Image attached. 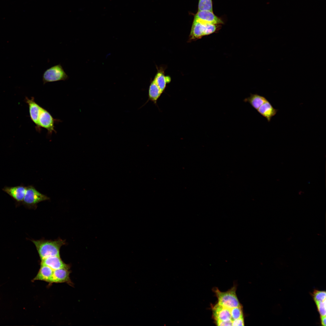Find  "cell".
I'll return each instance as SVG.
<instances>
[{"label":"cell","mask_w":326,"mask_h":326,"mask_svg":"<svg viewBox=\"0 0 326 326\" xmlns=\"http://www.w3.org/2000/svg\"><path fill=\"white\" fill-rule=\"evenodd\" d=\"M262 116L270 122L272 118L276 114L278 110L274 108L271 104L267 100L257 110Z\"/></svg>","instance_id":"obj_13"},{"label":"cell","mask_w":326,"mask_h":326,"mask_svg":"<svg viewBox=\"0 0 326 326\" xmlns=\"http://www.w3.org/2000/svg\"><path fill=\"white\" fill-rule=\"evenodd\" d=\"M212 309L215 320L225 321L232 320L229 309L217 303L212 307Z\"/></svg>","instance_id":"obj_10"},{"label":"cell","mask_w":326,"mask_h":326,"mask_svg":"<svg viewBox=\"0 0 326 326\" xmlns=\"http://www.w3.org/2000/svg\"><path fill=\"white\" fill-rule=\"evenodd\" d=\"M31 241L35 245L41 260L51 256L60 257V248L65 244V241L61 239L54 241L44 239Z\"/></svg>","instance_id":"obj_1"},{"label":"cell","mask_w":326,"mask_h":326,"mask_svg":"<svg viewBox=\"0 0 326 326\" xmlns=\"http://www.w3.org/2000/svg\"><path fill=\"white\" fill-rule=\"evenodd\" d=\"M207 24L194 20L190 37V39H195L205 35Z\"/></svg>","instance_id":"obj_12"},{"label":"cell","mask_w":326,"mask_h":326,"mask_svg":"<svg viewBox=\"0 0 326 326\" xmlns=\"http://www.w3.org/2000/svg\"><path fill=\"white\" fill-rule=\"evenodd\" d=\"M312 296L315 303L322 302L326 300V292L315 290L313 292Z\"/></svg>","instance_id":"obj_19"},{"label":"cell","mask_w":326,"mask_h":326,"mask_svg":"<svg viewBox=\"0 0 326 326\" xmlns=\"http://www.w3.org/2000/svg\"><path fill=\"white\" fill-rule=\"evenodd\" d=\"M216 323L218 326H231L232 325V320L222 321L219 320H215Z\"/></svg>","instance_id":"obj_22"},{"label":"cell","mask_w":326,"mask_h":326,"mask_svg":"<svg viewBox=\"0 0 326 326\" xmlns=\"http://www.w3.org/2000/svg\"><path fill=\"white\" fill-rule=\"evenodd\" d=\"M232 326H244L243 317L232 321Z\"/></svg>","instance_id":"obj_23"},{"label":"cell","mask_w":326,"mask_h":326,"mask_svg":"<svg viewBox=\"0 0 326 326\" xmlns=\"http://www.w3.org/2000/svg\"><path fill=\"white\" fill-rule=\"evenodd\" d=\"M230 310L232 321L243 317L241 306L232 308Z\"/></svg>","instance_id":"obj_20"},{"label":"cell","mask_w":326,"mask_h":326,"mask_svg":"<svg viewBox=\"0 0 326 326\" xmlns=\"http://www.w3.org/2000/svg\"><path fill=\"white\" fill-rule=\"evenodd\" d=\"M26 187L22 184L14 186H5L2 190L8 194L18 203H21L26 191Z\"/></svg>","instance_id":"obj_7"},{"label":"cell","mask_w":326,"mask_h":326,"mask_svg":"<svg viewBox=\"0 0 326 326\" xmlns=\"http://www.w3.org/2000/svg\"><path fill=\"white\" fill-rule=\"evenodd\" d=\"M326 300L319 302L315 303L321 316H326Z\"/></svg>","instance_id":"obj_21"},{"label":"cell","mask_w":326,"mask_h":326,"mask_svg":"<svg viewBox=\"0 0 326 326\" xmlns=\"http://www.w3.org/2000/svg\"><path fill=\"white\" fill-rule=\"evenodd\" d=\"M154 80L163 93L165 91L167 84L170 82L171 79L169 76H165L162 72H158Z\"/></svg>","instance_id":"obj_17"},{"label":"cell","mask_w":326,"mask_h":326,"mask_svg":"<svg viewBox=\"0 0 326 326\" xmlns=\"http://www.w3.org/2000/svg\"><path fill=\"white\" fill-rule=\"evenodd\" d=\"M194 20L205 24L216 25L223 23L222 20L216 16L213 11L209 10L198 11Z\"/></svg>","instance_id":"obj_6"},{"label":"cell","mask_w":326,"mask_h":326,"mask_svg":"<svg viewBox=\"0 0 326 326\" xmlns=\"http://www.w3.org/2000/svg\"><path fill=\"white\" fill-rule=\"evenodd\" d=\"M321 325L323 326H325L326 325V316H321Z\"/></svg>","instance_id":"obj_24"},{"label":"cell","mask_w":326,"mask_h":326,"mask_svg":"<svg viewBox=\"0 0 326 326\" xmlns=\"http://www.w3.org/2000/svg\"><path fill=\"white\" fill-rule=\"evenodd\" d=\"M41 265L47 266L53 270L61 268H69V266L65 263L60 257L57 256L50 257L41 260Z\"/></svg>","instance_id":"obj_11"},{"label":"cell","mask_w":326,"mask_h":326,"mask_svg":"<svg viewBox=\"0 0 326 326\" xmlns=\"http://www.w3.org/2000/svg\"><path fill=\"white\" fill-rule=\"evenodd\" d=\"M162 93L154 80L151 83L149 89L148 99L147 103L149 101L153 102L155 105L157 104V101Z\"/></svg>","instance_id":"obj_15"},{"label":"cell","mask_w":326,"mask_h":326,"mask_svg":"<svg viewBox=\"0 0 326 326\" xmlns=\"http://www.w3.org/2000/svg\"><path fill=\"white\" fill-rule=\"evenodd\" d=\"M69 77L59 64L46 69L42 75L43 84L50 82L67 80Z\"/></svg>","instance_id":"obj_4"},{"label":"cell","mask_w":326,"mask_h":326,"mask_svg":"<svg viewBox=\"0 0 326 326\" xmlns=\"http://www.w3.org/2000/svg\"><path fill=\"white\" fill-rule=\"evenodd\" d=\"M201 10L213 11L212 0H199L198 11Z\"/></svg>","instance_id":"obj_18"},{"label":"cell","mask_w":326,"mask_h":326,"mask_svg":"<svg viewBox=\"0 0 326 326\" xmlns=\"http://www.w3.org/2000/svg\"><path fill=\"white\" fill-rule=\"evenodd\" d=\"M25 194L21 203L29 208L36 207L40 202L49 200L50 198L37 191L32 185L26 187Z\"/></svg>","instance_id":"obj_3"},{"label":"cell","mask_w":326,"mask_h":326,"mask_svg":"<svg viewBox=\"0 0 326 326\" xmlns=\"http://www.w3.org/2000/svg\"><path fill=\"white\" fill-rule=\"evenodd\" d=\"M236 288L233 287L225 292L220 291L217 288L213 290L218 299V304L229 309L234 307H241L236 293Z\"/></svg>","instance_id":"obj_2"},{"label":"cell","mask_w":326,"mask_h":326,"mask_svg":"<svg viewBox=\"0 0 326 326\" xmlns=\"http://www.w3.org/2000/svg\"><path fill=\"white\" fill-rule=\"evenodd\" d=\"M267 100L264 96L257 94H251L250 97L245 98L244 101L248 102L254 108L257 110Z\"/></svg>","instance_id":"obj_16"},{"label":"cell","mask_w":326,"mask_h":326,"mask_svg":"<svg viewBox=\"0 0 326 326\" xmlns=\"http://www.w3.org/2000/svg\"><path fill=\"white\" fill-rule=\"evenodd\" d=\"M58 120L54 119L50 113L46 109L41 107L39 114L37 125L35 127L37 131L40 132L41 128H44L47 131L48 134L51 135L54 132L56 133L55 129V124Z\"/></svg>","instance_id":"obj_5"},{"label":"cell","mask_w":326,"mask_h":326,"mask_svg":"<svg viewBox=\"0 0 326 326\" xmlns=\"http://www.w3.org/2000/svg\"><path fill=\"white\" fill-rule=\"evenodd\" d=\"M53 270L49 267L41 265L39 270L33 280L43 281L50 283L53 272Z\"/></svg>","instance_id":"obj_14"},{"label":"cell","mask_w":326,"mask_h":326,"mask_svg":"<svg viewBox=\"0 0 326 326\" xmlns=\"http://www.w3.org/2000/svg\"><path fill=\"white\" fill-rule=\"evenodd\" d=\"M25 101L28 105L30 119L35 125L36 127L37 125L39 114L42 107L36 102L33 97L30 98L26 97Z\"/></svg>","instance_id":"obj_9"},{"label":"cell","mask_w":326,"mask_h":326,"mask_svg":"<svg viewBox=\"0 0 326 326\" xmlns=\"http://www.w3.org/2000/svg\"><path fill=\"white\" fill-rule=\"evenodd\" d=\"M69 268H63L54 270L50 283H67L70 285L72 284Z\"/></svg>","instance_id":"obj_8"}]
</instances>
